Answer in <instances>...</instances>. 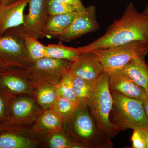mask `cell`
I'll return each instance as SVG.
<instances>
[{
	"mask_svg": "<svg viewBox=\"0 0 148 148\" xmlns=\"http://www.w3.org/2000/svg\"><path fill=\"white\" fill-rule=\"evenodd\" d=\"M0 59L7 67L27 69L31 64L21 26L8 30L0 36Z\"/></svg>",
	"mask_w": 148,
	"mask_h": 148,
	"instance_id": "obj_7",
	"label": "cell"
},
{
	"mask_svg": "<svg viewBox=\"0 0 148 148\" xmlns=\"http://www.w3.org/2000/svg\"><path fill=\"white\" fill-rule=\"evenodd\" d=\"M30 1L18 0L8 5L0 4V36L8 30L23 24L24 10Z\"/></svg>",
	"mask_w": 148,
	"mask_h": 148,
	"instance_id": "obj_13",
	"label": "cell"
},
{
	"mask_svg": "<svg viewBox=\"0 0 148 148\" xmlns=\"http://www.w3.org/2000/svg\"><path fill=\"white\" fill-rule=\"evenodd\" d=\"M78 105L61 96H58L51 109L64 121L76 108Z\"/></svg>",
	"mask_w": 148,
	"mask_h": 148,
	"instance_id": "obj_25",
	"label": "cell"
},
{
	"mask_svg": "<svg viewBox=\"0 0 148 148\" xmlns=\"http://www.w3.org/2000/svg\"><path fill=\"white\" fill-rule=\"evenodd\" d=\"M90 51L97 56L105 73L110 74L122 69L134 58L145 57L148 53V42L135 41L115 47Z\"/></svg>",
	"mask_w": 148,
	"mask_h": 148,
	"instance_id": "obj_5",
	"label": "cell"
},
{
	"mask_svg": "<svg viewBox=\"0 0 148 148\" xmlns=\"http://www.w3.org/2000/svg\"><path fill=\"white\" fill-rule=\"evenodd\" d=\"M144 108L148 122V97L145 102L144 103Z\"/></svg>",
	"mask_w": 148,
	"mask_h": 148,
	"instance_id": "obj_31",
	"label": "cell"
},
{
	"mask_svg": "<svg viewBox=\"0 0 148 148\" xmlns=\"http://www.w3.org/2000/svg\"><path fill=\"white\" fill-rule=\"evenodd\" d=\"M5 104L2 98L0 96V118L1 117L4 113Z\"/></svg>",
	"mask_w": 148,
	"mask_h": 148,
	"instance_id": "obj_29",
	"label": "cell"
},
{
	"mask_svg": "<svg viewBox=\"0 0 148 148\" xmlns=\"http://www.w3.org/2000/svg\"><path fill=\"white\" fill-rule=\"evenodd\" d=\"M145 57L134 58L125 65L122 70L148 94V64Z\"/></svg>",
	"mask_w": 148,
	"mask_h": 148,
	"instance_id": "obj_14",
	"label": "cell"
},
{
	"mask_svg": "<svg viewBox=\"0 0 148 148\" xmlns=\"http://www.w3.org/2000/svg\"><path fill=\"white\" fill-rule=\"evenodd\" d=\"M22 31L24 43L31 63L46 57V46L40 42L38 39L26 34L22 28Z\"/></svg>",
	"mask_w": 148,
	"mask_h": 148,
	"instance_id": "obj_22",
	"label": "cell"
},
{
	"mask_svg": "<svg viewBox=\"0 0 148 148\" xmlns=\"http://www.w3.org/2000/svg\"><path fill=\"white\" fill-rule=\"evenodd\" d=\"M7 68H8V67L3 63L2 61H1V59H0V72L3 71Z\"/></svg>",
	"mask_w": 148,
	"mask_h": 148,
	"instance_id": "obj_34",
	"label": "cell"
},
{
	"mask_svg": "<svg viewBox=\"0 0 148 148\" xmlns=\"http://www.w3.org/2000/svg\"><path fill=\"white\" fill-rule=\"evenodd\" d=\"M143 133L145 138L146 142H147V147L148 148V129H142Z\"/></svg>",
	"mask_w": 148,
	"mask_h": 148,
	"instance_id": "obj_33",
	"label": "cell"
},
{
	"mask_svg": "<svg viewBox=\"0 0 148 148\" xmlns=\"http://www.w3.org/2000/svg\"><path fill=\"white\" fill-rule=\"evenodd\" d=\"M48 0H30L29 13L24 15L23 32L39 39L44 38V31L47 20Z\"/></svg>",
	"mask_w": 148,
	"mask_h": 148,
	"instance_id": "obj_9",
	"label": "cell"
},
{
	"mask_svg": "<svg viewBox=\"0 0 148 148\" xmlns=\"http://www.w3.org/2000/svg\"><path fill=\"white\" fill-rule=\"evenodd\" d=\"M131 140L133 148H147L145 138L142 129L134 130Z\"/></svg>",
	"mask_w": 148,
	"mask_h": 148,
	"instance_id": "obj_27",
	"label": "cell"
},
{
	"mask_svg": "<svg viewBox=\"0 0 148 148\" xmlns=\"http://www.w3.org/2000/svg\"><path fill=\"white\" fill-rule=\"evenodd\" d=\"M38 146L36 140L24 134L6 133L0 135V148H34Z\"/></svg>",
	"mask_w": 148,
	"mask_h": 148,
	"instance_id": "obj_16",
	"label": "cell"
},
{
	"mask_svg": "<svg viewBox=\"0 0 148 148\" xmlns=\"http://www.w3.org/2000/svg\"><path fill=\"white\" fill-rule=\"evenodd\" d=\"M135 41L148 42V17L128 4L122 16L109 26L105 34L94 41L79 47L82 53L126 44Z\"/></svg>",
	"mask_w": 148,
	"mask_h": 148,
	"instance_id": "obj_1",
	"label": "cell"
},
{
	"mask_svg": "<svg viewBox=\"0 0 148 148\" xmlns=\"http://www.w3.org/2000/svg\"><path fill=\"white\" fill-rule=\"evenodd\" d=\"M0 84L9 91L17 94H32L34 87L26 69L6 68L0 72Z\"/></svg>",
	"mask_w": 148,
	"mask_h": 148,
	"instance_id": "obj_11",
	"label": "cell"
},
{
	"mask_svg": "<svg viewBox=\"0 0 148 148\" xmlns=\"http://www.w3.org/2000/svg\"><path fill=\"white\" fill-rule=\"evenodd\" d=\"M73 76L70 73L66 74L56 86L57 96H61L78 105V101L74 91Z\"/></svg>",
	"mask_w": 148,
	"mask_h": 148,
	"instance_id": "obj_24",
	"label": "cell"
},
{
	"mask_svg": "<svg viewBox=\"0 0 148 148\" xmlns=\"http://www.w3.org/2000/svg\"><path fill=\"white\" fill-rule=\"evenodd\" d=\"M75 5L76 9L77 12H81L84 11L85 7L83 5L81 0H73Z\"/></svg>",
	"mask_w": 148,
	"mask_h": 148,
	"instance_id": "obj_28",
	"label": "cell"
},
{
	"mask_svg": "<svg viewBox=\"0 0 148 148\" xmlns=\"http://www.w3.org/2000/svg\"><path fill=\"white\" fill-rule=\"evenodd\" d=\"M58 1H61V2L66 3L73 6L76 8L75 5V2H74L73 0H58Z\"/></svg>",
	"mask_w": 148,
	"mask_h": 148,
	"instance_id": "obj_32",
	"label": "cell"
},
{
	"mask_svg": "<svg viewBox=\"0 0 148 148\" xmlns=\"http://www.w3.org/2000/svg\"><path fill=\"white\" fill-rule=\"evenodd\" d=\"M109 86L110 91L145 102L148 94L144 89L134 82L122 69L114 71L109 74Z\"/></svg>",
	"mask_w": 148,
	"mask_h": 148,
	"instance_id": "obj_10",
	"label": "cell"
},
{
	"mask_svg": "<svg viewBox=\"0 0 148 148\" xmlns=\"http://www.w3.org/2000/svg\"><path fill=\"white\" fill-rule=\"evenodd\" d=\"M63 123L58 114L52 109H49L45 111L39 117L37 123V129L50 133L63 129Z\"/></svg>",
	"mask_w": 148,
	"mask_h": 148,
	"instance_id": "obj_17",
	"label": "cell"
},
{
	"mask_svg": "<svg viewBox=\"0 0 148 148\" xmlns=\"http://www.w3.org/2000/svg\"><path fill=\"white\" fill-rule=\"evenodd\" d=\"M113 99L112 123L120 131L148 129V122L144 103L126 97L118 92L110 91Z\"/></svg>",
	"mask_w": 148,
	"mask_h": 148,
	"instance_id": "obj_4",
	"label": "cell"
},
{
	"mask_svg": "<svg viewBox=\"0 0 148 148\" xmlns=\"http://www.w3.org/2000/svg\"><path fill=\"white\" fill-rule=\"evenodd\" d=\"M72 76L74 91L79 104H86L96 81L88 80L80 77Z\"/></svg>",
	"mask_w": 148,
	"mask_h": 148,
	"instance_id": "obj_21",
	"label": "cell"
},
{
	"mask_svg": "<svg viewBox=\"0 0 148 148\" xmlns=\"http://www.w3.org/2000/svg\"><path fill=\"white\" fill-rule=\"evenodd\" d=\"M36 101L44 110L52 108L57 99L56 86L51 85H39L34 86Z\"/></svg>",
	"mask_w": 148,
	"mask_h": 148,
	"instance_id": "obj_19",
	"label": "cell"
},
{
	"mask_svg": "<svg viewBox=\"0 0 148 148\" xmlns=\"http://www.w3.org/2000/svg\"><path fill=\"white\" fill-rule=\"evenodd\" d=\"M11 108L14 118L24 120L36 114L38 108L36 101L33 98L22 97L15 100Z\"/></svg>",
	"mask_w": 148,
	"mask_h": 148,
	"instance_id": "obj_18",
	"label": "cell"
},
{
	"mask_svg": "<svg viewBox=\"0 0 148 148\" xmlns=\"http://www.w3.org/2000/svg\"><path fill=\"white\" fill-rule=\"evenodd\" d=\"M72 63L67 60L45 57L31 63L26 69L34 87L42 84L56 86L70 72Z\"/></svg>",
	"mask_w": 148,
	"mask_h": 148,
	"instance_id": "obj_6",
	"label": "cell"
},
{
	"mask_svg": "<svg viewBox=\"0 0 148 148\" xmlns=\"http://www.w3.org/2000/svg\"><path fill=\"white\" fill-rule=\"evenodd\" d=\"M81 53L79 47H69L60 44L46 46V57L73 62L77 59Z\"/></svg>",
	"mask_w": 148,
	"mask_h": 148,
	"instance_id": "obj_20",
	"label": "cell"
},
{
	"mask_svg": "<svg viewBox=\"0 0 148 148\" xmlns=\"http://www.w3.org/2000/svg\"><path fill=\"white\" fill-rule=\"evenodd\" d=\"M77 12L60 15H48L44 31L45 37L56 38L70 27L76 16Z\"/></svg>",
	"mask_w": 148,
	"mask_h": 148,
	"instance_id": "obj_15",
	"label": "cell"
},
{
	"mask_svg": "<svg viewBox=\"0 0 148 148\" xmlns=\"http://www.w3.org/2000/svg\"><path fill=\"white\" fill-rule=\"evenodd\" d=\"M76 9L73 6L58 0H48L47 11L48 15H60L71 13Z\"/></svg>",
	"mask_w": 148,
	"mask_h": 148,
	"instance_id": "obj_26",
	"label": "cell"
},
{
	"mask_svg": "<svg viewBox=\"0 0 148 148\" xmlns=\"http://www.w3.org/2000/svg\"><path fill=\"white\" fill-rule=\"evenodd\" d=\"M48 145L50 148H81L74 143L63 129L50 133Z\"/></svg>",
	"mask_w": 148,
	"mask_h": 148,
	"instance_id": "obj_23",
	"label": "cell"
},
{
	"mask_svg": "<svg viewBox=\"0 0 148 148\" xmlns=\"http://www.w3.org/2000/svg\"><path fill=\"white\" fill-rule=\"evenodd\" d=\"M63 130L81 148H112L111 138L100 128L87 105L80 103L63 123Z\"/></svg>",
	"mask_w": 148,
	"mask_h": 148,
	"instance_id": "obj_2",
	"label": "cell"
},
{
	"mask_svg": "<svg viewBox=\"0 0 148 148\" xmlns=\"http://www.w3.org/2000/svg\"><path fill=\"white\" fill-rule=\"evenodd\" d=\"M18 0H0V4L8 5L15 2Z\"/></svg>",
	"mask_w": 148,
	"mask_h": 148,
	"instance_id": "obj_30",
	"label": "cell"
},
{
	"mask_svg": "<svg viewBox=\"0 0 148 148\" xmlns=\"http://www.w3.org/2000/svg\"><path fill=\"white\" fill-rule=\"evenodd\" d=\"M143 12L148 17V5H146L145 6V8H144Z\"/></svg>",
	"mask_w": 148,
	"mask_h": 148,
	"instance_id": "obj_35",
	"label": "cell"
},
{
	"mask_svg": "<svg viewBox=\"0 0 148 148\" xmlns=\"http://www.w3.org/2000/svg\"><path fill=\"white\" fill-rule=\"evenodd\" d=\"M105 73L101 62L92 51L84 52L72 62L69 73L90 81H96Z\"/></svg>",
	"mask_w": 148,
	"mask_h": 148,
	"instance_id": "obj_12",
	"label": "cell"
},
{
	"mask_svg": "<svg viewBox=\"0 0 148 148\" xmlns=\"http://www.w3.org/2000/svg\"><path fill=\"white\" fill-rule=\"evenodd\" d=\"M109 76L105 72L97 79L86 105L99 127L111 138L118 135L120 130L110 120L113 99L109 88Z\"/></svg>",
	"mask_w": 148,
	"mask_h": 148,
	"instance_id": "obj_3",
	"label": "cell"
},
{
	"mask_svg": "<svg viewBox=\"0 0 148 148\" xmlns=\"http://www.w3.org/2000/svg\"><path fill=\"white\" fill-rule=\"evenodd\" d=\"M77 12L70 27L56 38L61 42H69L86 34L95 32L100 28L96 19L95 6H89L85 8L84 11Z\"/></svg>",
	"mask_w": 148,
	"mask_h": 148,
	"instance_id": "obj_8",
	"label": "cell"
}]
</instances>
